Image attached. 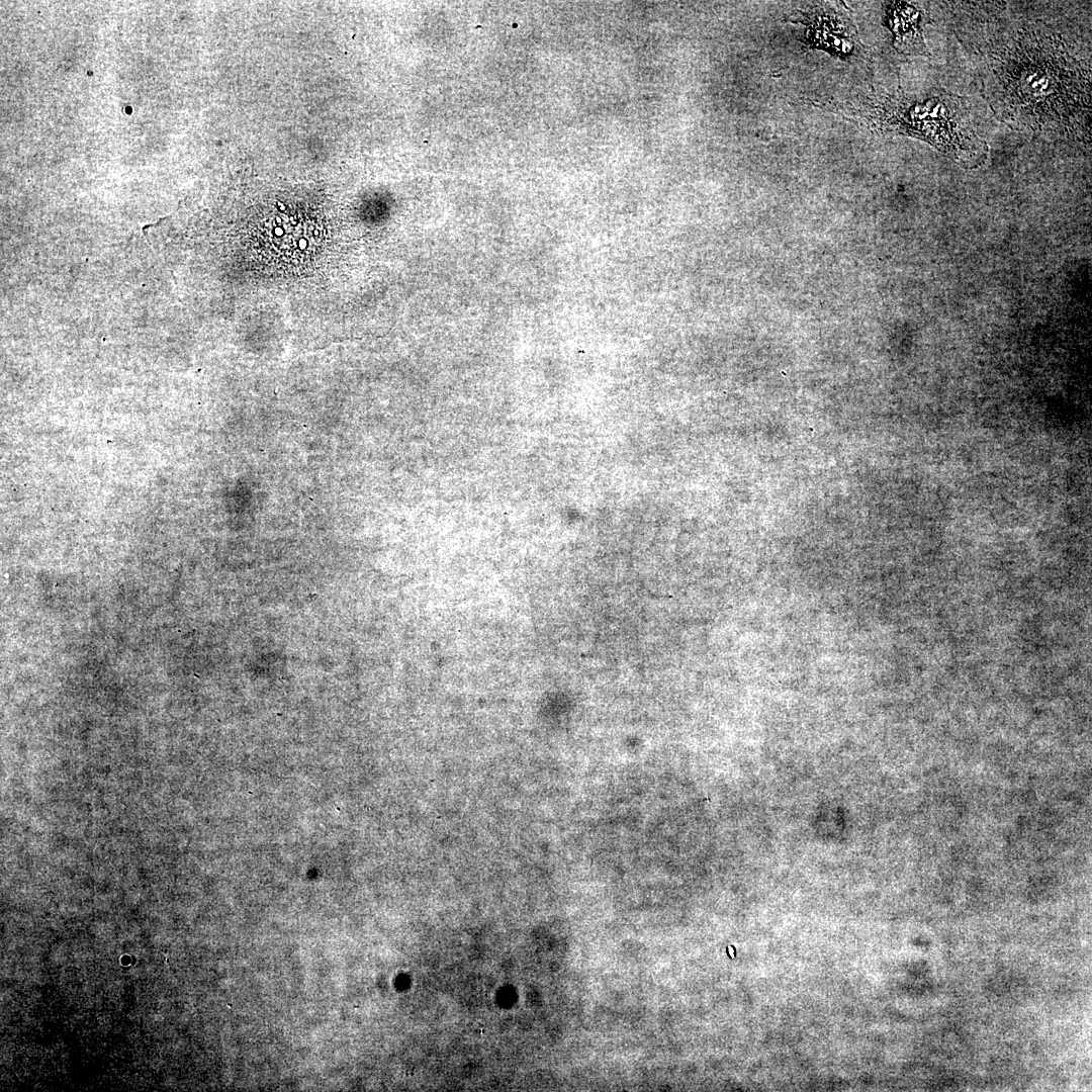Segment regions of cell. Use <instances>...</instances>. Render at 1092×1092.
<instances>
[{"mask_svg":"<svg viewBox=\"0 0 1092 1092\" xmlns=\"http://www.w3.org/2000/svg\"><path fill=\"white\" fill-rule=\"evenodd\" d=\"M996 34L982 64L995 113L1022 131L1090 141V61L1063 35L1035 24Z\"/></svg>","mask_w":1092,"mask_h":1092,"instance_id":"6da1fadb","label":"cell"},{"mask_svg":"<svg viewBox=\"0 0 1092 1092\" xmlns=\"http://www.w3.org/2000/svg\"><path fill=\"white\" fill-rule=\"evenodd\" d=\"M967 109L953 93L932 91L917 98L899 89L875 98L867 120L879 132L919 139L962 167L976 168L986 161L989 147L975 131Z\"/></svg>","mask_w":1092,"mask_h":1092,"instance_id":"7a4b0ae2","label":"cell"},{"mask_svg":"<svg viewBox=\"0 0 1092 1092\" xmlns=\"http://www.w3.org/2000/svg\"><path fill=\"white\" fill-rule=\"evenodd\" d=\"M797 21L807 27L803 39L805 46L827 51L839 58L852 54L854 39L850 26L833 10L815 6L802 12V17Z\"/></svg>","mask_w":1092,"mask_h":1092,"instance_id":"3957f363","label":"cell"},{"mask_svg":"<svg viewBox=\"0 0 1092 1092\" xmlns=\"http://www.w3.org/2000/svg\"><path fill=\"white\" fill-rule=\"evenodd\" d=\"M886 19L897 50L905 54H927L921 28L922 14L915 6L891 2L886 6Z\"/></svg>","mask_w":1092,"mask_h":1092,"instance_id":"277c9868","label":"cell"}]
</instances>
